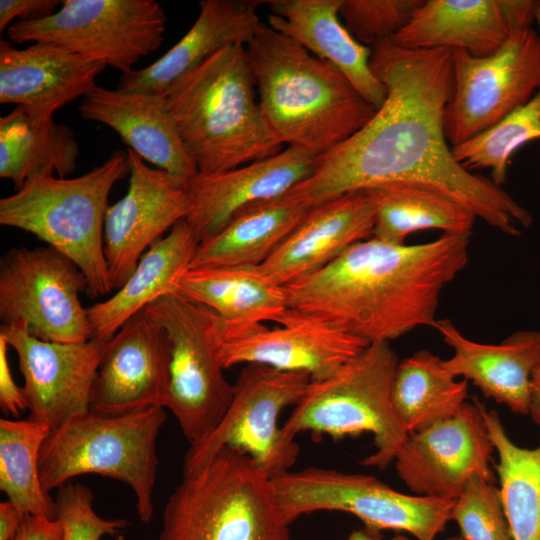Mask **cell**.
I'll return each mask as SVG.
<instances>
[{
  "label": "cell",
  "mask_w": 540,
  "mask_h": 540,
  "mask_svg": "<svg viewBox=\"0 0 540 540\" xmlns=\"http://www.w3.org/2000/svg\"><path fill=\"white\" fill-rule=\"evenodd\" d=\"M370 66L386 99L354 135L315 158L312 174L286 195L313 207L341 195L407 183L435 190L509 236L532 216L491 179L458 163L444 129L454 85L453 51L410 50L389 40L371 47Z\"/></svg>",
  "instance_id": "cell-1"
},
{
  "label": "cell",
  "mask_w": 540,
  "mask_h": 540,
  "mask_svg": "<svg viewBox=\"0 0 540 540\" xmlns=\"http://www.w3.org/2000/svg\"><path fill=\"white\" fill-rule=\"evenodd\" d=\"M469 240L442 234L406 244L371 237L285 285L288 306L368 344L434 327L442 290L467 265Z\"/></svg>",
  "instance_id": "cell-2"
},
{
  "label": "cell",
  "mask_w": 540,
  "mask_h": 540,
  "mask_svg": "<svg viewBox=\"0 0 540 540\" xmlns=\"http://www.w3.org/2000/svg\"><path fill=\"white\" fill-rule=\"evenodd\" d=\"M246 51L260 106L286 147L325 154L377 110L336 66L263 22Z\"/></svg>",
  "instance_id": "cell-3"
},
{
  "label": "cell",
  "mask_w": 540,
  "mask_h": 540,
  "mask_svg": "<svg viewBox=\"0 0 540 540\" xmlns=\"http://www.w3.org/2000/svg\"><path fill=\"white\" fill-rule=\"evenodd\" d=\"M164 95L198 173L231 170L284 149L260 106L243 45L218 51Z\"/></svg>",
  "instance_id": "cell-4"
},
{
  "label": "cell",
  "mask_w": 540,
  "mask_h": 540,
  "mask_svg": "<svg viewBox=\"0 0 540 540\" xmlns=\"http://www.w3.org/2000/svg\"><path fill=\"white\" fill-rule=\"evenodd\" d=\"M130 174L126 151L75 178L43 174L29 178L0 200V224L29 232L72 260L88 282L87 294H109L104 221L113 186Z\"/></svg>",
  "instance_id": "cell-5"
},
{
  "label": "cell",
  "mask_w": 540,
  "mask_h": 540,
  "mask_svg": "<svg viewBox=\"0 0 540 540\" xmlns=\"http://www.w3.org/2000/svg\"><path fill=\"white\" fill-rule=\"evenodd\" d=\"M272 479L225 447L169 496L159 540H289Z\"/></svg>",
  "instance_id": "cell-6"
},
{
  "label": "cell",
  "mask_w": 540,
  "mask_h": 540,
  "mask_svg": "<svg viewBox=\"0 0 540 540\" xmlns=\"http://www.w3.org/2000/svg\"><path fill=\"white\" fill-rule=\"evenodd\" d=\"M163 406L123 415L93 411L50 432L39 455L40 480L49 493L83 474H99L127 484L136 496L142 522L153 516V488L159 459L157 438L165 423Z\"/></svg>",
  "instance_id": "cell-7"
},
{
  "label": "cell",
  "mask_w": 540,
  "mask_h": 540,
  "mask_svg": "<svg viewBox=\"0 0 540 540\" xmlns=\"http://www.w3.org/2000/svg\"><path fill=\"white\" fill-rule=\"evenodd\" d=\"M398 363L388 342L369 344L334 375L311 381L283 430L293 437L311 432L334 439L371 433L376 450L361 464L385 469L409 434L391 402Z\"/></svg>",
  "instance_id": "cell-8"
},
{
  "label": "cell",
  "mask_w": 540,
  "mask_h": 540,
  "mask_svg": "<svg viewBox=\"0 0 540 540\" xmlns=\"http://www.w3.org/2000/svg\"><path fill=\"white\" fill-rule=\"evenodd\" d=\"M285 521L314 511H340L360 519L365 529L403 531L417 540H435L452 520L455 500L408 495L374 476L310 467L272 478Z\"/></svg>",
  "instance_id": "cell-9"
},
{
  "label": "cell",
  "mask_w": 540,
  "mask_h": 540,
  "mask_svg": "<svg viewBox=\"0 0 540 540\" xmlns=\"http://www.w3.org/2000/svg\"><path fill=\"white\" fill-rule=\"evenodd\" d=\"M144 312L167 335L163 407L189 441L205 439L219 424L233 396L209 332L210 310L170 292Z\"/></svg>",
  "instance_id": "cell-10"
},
{
  "label": "cell",
  "mask_w": 540,
  "mask_h": 540,
  "mask_svg": "<svg viewBox=\"0 0 540 540\" xmlns=\"http://www.w3.org/2000/svg\"><path fill=\"white\" fill-rule=\"evenodd\" d=\"M311 377L305 372L281 371L262 364H245L235 384L230 405L215 429L190 445L183 476L202 469L222 448L248 455L269 478L290 471L300 452L296 437L278 425L282 410L296 405Z\"/></svg>",
  "instance_id": "cell-11"
},
{
  "label": "cell",
  "mask_w": 540,
  "mask_h": 540,
  "mask_svg": "<svg viewBox=\"0 0 540 540\" xmlns=\"http://www.w3.org/2000/svg\"><path fill=\"white\" fill-rule=\"evenodd\" d=\"M166 22L154 0H63L47 18L13 22L7 36L12 44H55L125 74L159 49Z\"/></svg>",
  "instance_id": "cell-12"
},
{
  "label": "cell",
  "mask_w": 540,
  "mask_h": 540,
  "mask_svg": "<svg viewBox=\"0 0 540 540\" xmlns=\"http://www.w3.org/2000/svg\"><path fill=\"white\" fill-rule=\"evenodd\" d=\"M88 282L78 266L56 249L13 248L0 263L2 325L24 324L43 341L82 343L93 337L80 294Z\"/></svg>",
  "instance_id": "cell-13"
},
{
  "label": "cell",
  "mask_w": 540,
  "mask_h": 540,
  "mask_svg": "<svg viewBox=\"0 0 540 540\" xmlns=\"http://www.w3.org/2000/svg\"><path fill=\"white\" fill-rule=\"evenodd\" d=\"M453 51L454 85L444 111L451 147L483 132L540 89V36L531 27L510 32L500 48L485 57Z\"/></svg>",
  "instance_id": "cell-14"
},
{
  "label": "cell",
  "mask_w": 540,
  "mask_h": 540,
  "mask_svg": "<svg viewBox=\"0 0 540 540\" xmlns=\"http://www.w3.org/2000/svg\"><path fill=\"white\" fill-rule=\"evenodd\" d=\"M209 332L224 369L262 364L281 371L305 372L312 381L334 375L369 345L291 308L275 328L264 324L238 327L210 310Z\"/></svg>",
  "instance_id": "cell-15"
},
{
  "label": "cell",
  "mask_w": 540,
  "mask_h": 540,
  "mask_svg": "<svg viewBox=\"0 0 540 540\" xmlns=\"http://www.w3.org/2000/svg\"><path fill=\"white\" fill-rule=\"evenodd\" d=\"M482 405L474 398L454 416L408 434L394 464L414 495L455 500L475 476L494 483V446Z\"/></svg>",
  "instance_id": "cell-16"
},
{
  "label": "cell",
  "mask_w": 540,
  "mask_h": 540,
  "mask_svg": "<svg viewBox=\"0 0 540 540\" xmlns=\"http://www.w3.org/2000/svg\"><path fill=\"white\" fill-rule=\"evenodd\" d=\"M0 334L18 356L28 419L46 424L52 432L91 410L93 383L109 340L43 341L21 322L1 325Z\"/></svg>",
  "instance_id": "cell-17"
},
{
  "label": "cell",
  "mask_w": 540,
  "mask_h": 540,
  "mask_svg": "<svg viewBox=\"0 0 540 540\" xmlns=\"http://www.w3.org/2000/svg\"><path fill=\"white\" fill-rule=\"evenodd\" d=\"M127 193L109 206L104 221V255L112 289L130 277L142 255L175 224L186 218V185L168 172L151 168L127 148Z\"/></svg>",
  "instance_id": "cell-18"
},
{
  "label": "cell",
  "mask_w": 540,
  "mask_h": 540,
  "mask_svg": "<svg viewBox=\"0 0 540 540\" xmlns=\"http://www.w3.org/2000/svg\"><path fill=\"white\" fill-rule=\"evenodd\" d=\"M315 156L293 147L231 170L197 173L186 184L185 220L199 243L221 231L238 213L286 194L313 172Z\"/></svg>",
  "instance_id": "cell-19"
},
{
  "label": "cell",
  "mask_w": 540,
  "mask_h": 540,
  "mask_svg": "<svg viewBox=\"0 0 540 540\" xmlns=\"http://www.w3.org/2000/svg\"><path fill=\"white\" fill-rule=\"evenodd\" d=\"M166 362V332L143 310L108 341L92 387L91 411L123 415L163 406Z\"/></svg>",
  "instance_id": "cell-20"
},
{
  "label": "cell",
  "mask_w": 540,
  "mask_h": 540,
  "mask_svg": "<svg viewBox=\"0 0 540 540\" xmlns=\"http://www.w3.org/2000/svg\"><path fill=\"white\" fill-rule=\"evenodd\" d=\"M105 66L55 44L18 49L0 40V103L22 106L38 122L86 96Z\"/></svg>",
  "instance_id": "cell-21"
},
{
  "label": "cell",
  "mask_w": 540,
  "mask_h": 540,
  "mask_svg": "<svg viewBox=\"0 0 540 540\" xmlns=\"http://www.w3.org/2000/svg\"><path fill=\"white\" fill-rule=\"evenodd\" d=\"M373 229L374 211L367 193L350 192L311 207L297 228L259 267L270 281L285 286L373 237Z\"/></svg>",
  "instance_id": "cell-22"
},
{
  "label": "cell",
  "mask_w": 540,
  "mask_h": 540,
  "mask_svg": "<svg viewBox=\"0 0 540 540\" xmlns=\"http://www.w3.org/2000/svg\"><path fill=\"white\" fill-rule=\"evenodd\" d=\"M80 116L111 127L143 160L185 185L198 170L179 136L164 94L96 86L79 104Z\"/></svg>",
  "instance_id": "cell-23"
},
{
  "label": "cell",
  "mask_w": 540,
  "mask_h": 540,
  "mask_svg": "<svg viewBox=\"0 0 540 540\" xmlns=\"http://www.w3.org/2000/svg\"><path fill=\"white\" fill-rule=\"evenodd\" d=\"M434 327L453 350L444 360L449 373L470 380L513 413L529 414L531 379L540 365L539 331L521 330L499 344H483L465 337L449 319L437 320Z\"/></svg>",
  "instance_id": "cell-24"
},
{
  "label": "cell",
  "mask_w": 540,
  "mask_h": 540,
  "mask_svg": "<svg viewBox=\"0 0 540 540\" xmlns=\"http://www.w3.org/2000/svg\"><path fill=\"white\" fill-rule=\"evenodd\" d=\"M265 1L202 0L189 31L154 63L122 74L118 90L164 94L185 74L198 68L218 51L247 46L261 20L257 9Z\"/></svg>",
  "instance_id": "cell-25"
},
{
  "label": "cell",
  "mask_w": 540,
  "mask_h": 540,
  "mask_svg": "<svg viewBox=\"0 0 540 540\" xmlns=\"http://www.w3.org/2000/svg\"><path fill=\"white\" fill-rule=\"evenodd\" d=\"M269 26L313 55L336 66L376 109L386 99L374 75L370 47L359 43L339 20L341 0H270Z\"/></svg>",
  "instance_id": "cell-26"
},
{
  "label": "cell",
  "mask_w": 540,
  "mask_h": 540,
  "mask_svg": "<svg viewBox=\"0 0 540 540\" xmlns=\"http://www.w3.org/2000/svg\"><path fill=\"white\" fill-rule=\"evenodd\" d=\"M511 31L503 0H423L389 41L404 49L448 48L485 57L497 51Z\"/></svg>",
  "instance_id": "cell-27"
},
{
  "label": "cell",
  "mask_w": 540,
  "mask_h": 540,
  "mask_svg": "<svg viewBox=\"0 0 540 540\" xmlns=\"http://www.w3.org/2000/svg\"><path fill=\"white\" fill-rule=\"evenodd\" d=\"M198 244L185 219L175 224L148 248L115 294L86 308L93 337L110 340L130 318L174 292L175 282L188 269Z\"/></svg>",
  "instance_id": "cell-28"
},
{
  "label": "cell",
  "mask_w": 540,
  "mask_h": 540,
  "mask_svg": "<svg viewBox=\"0 0 540 540\" xmlns=\"http://www.w3.org/2000/svg\"><path fill=\"white\" fill-rule=\"evenodd\" d=\"M174 292L239 327L280 324L290 309L284 286L270 281L259 265L190 268Z\"/></svg>",
  "instance_id": "cell-29"
},
{
  "label": "cell",
  "mask_w": 540,
  "mask_h": 540,
  "mask_svg": "<svg viewBox=\"0 0 540 540\" xmlns=\"http://www.w3.org/2000/svg\"><path fill=\"white\" fill-rule=\"evenodd\" d=\"M310 209L286 194L251 205L216 235L198 244L188 269L261 265Z\"/></svg>",
  "instance_id": "cell-30"
},
{
  "label": "cell",
  "mask_w": 540,
  "mask_h": 540,
  "mask_svg": "<svg viewBox=\"0 0 540 540\" xmlns=\"http://www.w3.org/2000/svg\"><path fill=\"white\" fill-rule=\"evenodd\" d=\"M79 154L74 132L65 124L35 121L22 106L0 118V177L13 181L16 191L34 176L65 178L76 169Z\"/></svg>",
  "instance_id": "cell-31"
},
{
  "label": "cell",
  "mask_w": 540,
  "mask_h": 540,
  "mask_svg": "<svg viewBox=\"0 0 540 540\" xmlns=\"http://www.w3.org/2000/svg\"><path fill=\"white\" fill-rule=\"evenodd\" d=\"M373 206V237L405 243L411 233L436 229L471 236L476 217L451 198L430 188L392 183L364 190Z\"/></svg>",
  "instance_id": "cell-32"
},
{
  "label": "cell",
  "mask_w": 540,
  "mask_h": 540,
  "mask_svg": "<svg viewBox=\"0 0 540 540\" xmlns=\"http://www.w3.org/2000/svg\"><path fill=\"white\" fill-rule=\"evenodd\" d=\"M467 396L468 381L454 377L444 360L428 350H419L397 365L391 402L409 433L454 416Z\"/></svg>",
  "instance_id": "cell-33"
},
{
  "label": "cell",
  "mask_w": 540,
  "mask_h": 540,
  "mask_svg": "<svg viewBox=\"0 0 540 540\" xmlns=\"http://www.w3.org/2000/svg\"><path fill=\"white\" fill-rule=\"evenodd\" d=\"M498 455L495 466L504 512L513 540H540V444L525 448L508 436L496 410L482 405Z\"/></svg>",
  "instance_id": "cell-34"
},
{
  "label": "cell",
  "mask_w": 540,
  "mask_h": 540,
  "mask_svg": "<svg viewBox=\"0 0 540 540\" xmlns=\"http://www.w3.org/2000/svg\"><path fill=\"white\" fill-rule=\"evenodd\" d=\"M50 428L30 419H0V489L23 516L56 519L55 499L40 480L39 455Z\"/></svg>",
  "instance_id": "cell-35"
},
{
  "label": "cell",
  "mask_w": 540,
  "mask_h": 540,
  "mask_svg": "<svg viewBox=\"0 0 540 540\" xmlns=\"http://www.w3.org/2000/svg\"><path fill=\"white\" fill-rule=\"evenodd\" d=\"M540 139V89L531 100L493 126L453 146L452 153L467 170L490 169L492 181L502 186L513 153L527 142Z\"/></svg>",
  "instance_id": "cell-36"
},
{
  "label": "cell",
  "mask_w": 540,
  "mask_h": 540,
  "mask_svg": "<svg viewBox=\"0 0 540 540\" xmlns=\"http://www.w3.org/2000/svg\"><path fill=\"white\" fill-rule=\"evenodd\" d=\"M451 516L464 540H513L500 489L480 477L467 482Z\"/></svg>",
  "instance_id": "cell-37"
},
{
  "label": "cell",
  "mask_w": 540,
  "mask_h": 540,
  "mask_svg": "<svg viewBox=\"0 0 540 540\" xmlns=\"http://www.w3.org/2000/svg\"><path fill=\"white\" fill-rule=\"evenodd\" d=\"M423 0H341L339 17L361 44L390 40L410 21Z\"/></svg>",
  "instance_id": "cell-38"
},
{
  "label": "cell",
  "mask_w": 540,
  "mask_h": 540,
  "mask_svg": "<svg viewBox=\"0 0 540 540\" xmlns=\"http://www.w3.org/2000/svg\"><path fill=\"white\" fill-rule=\"evenodd\" d=\"M91 489L70 481L57 489L55 502L57 518L63 526V540H101L116 536L125 527L123 519H106L94 509Z\"/></svg>",
  "instance_id": "cell-39"
},
{
  "label": "cell",
  "mask_w": 540,
  "mask_h": 540,
  "mask_svg": "<svg viewBox=\"0 0 540 540\" xmlns=\"http://www.w3.org/2000/svg\"><path fill=\"white\" fill-rule=\"evenodd\" d=\"M60 4L58 0H1L0 31L8 29L14 19L33 21L47 18L56 12Z\"/></svg>",
  "instance_id": "cell-40"
},
{
  "label": "cell",
  "mask_w": 540,
  "mask_h": 540,
  "mask_svg": "<svg viewBox=\"0 0 540 540\" xmlns=\"http://www.w3.org/2000/svg\"><path fill=\"white\" fill-rule=\"evenodd\" d=\"M8 347L6 338L0 334V406L5 413L18 416L27 408L23 390L17 386L10 371Z\"/></svg>",
  "instance_id": "cell-41"
},
{
  "label": "cell",
  "mask_w": 540,
  "mask_h": 540,
  "mask_svg": "<svg viewBox=\"0 0 540 540\" xmlns=\"http://www.w3.org/2000/svg\"><path fill=\"white\" fill-rule=\"evenodd\" d=\"M13 540H63V526L58 518L27 515Z\"/></svg>",
  "instance_id": "cell-42"
},
{
  "label": "cell",
  "mask_w": 540,
  "mask_h": 540,
  "mask_svg": "<svg viewBox=\"0 0 540 540\" xmlns=\"http://www.w3.org/2000/svg\"><path fill=\"white\" fill-rule=\"evenodd\" d=\"M24 516L9 500L0 503V540H13Z\"/></svg>",
  "instance_id": "cell-43"
},
{
  "label": "cell",
  "mask_w": 540,
  "mask_h": 540,
  "mask_svg": "<svg viewBox=\"0 0 540 540\" xmlns=\"http://www.w3.org/2000/svg\"><path fill=\"white\" fill-rule=\"evenodd\" d=\"M528 415L536 425L540 426V365L535 369L531 379Z\"/></svg>",
  "instance_id": "cell-44"
},
{
  "label": "cell",
  "mask_w": 540,
  "mask_h": 540,
  "mask_svg": "<svg viewBox=\"0 0 540 540\" xmlns=\"http://www.w3.org/2000/svg\"><path fill=\"white\" fill-rule=\"evenodd\" d=\"M347 540H384L381 534L370 532L366 529L353 531ZM387 540H408L403 535H396Z\"/></svg>",
  "instance_id": "cell-45"
},
{
  "label": "cell",
  "mask_w": 540,
  "mask_h": 540,
  "mask_svg": "<svg viewBox=\"0 0 540 540\" xmlns=\"http://www.w3.org/2000/svg\"><path fill=\"white\" fill-rule=\"evenodd\" d=\"M535 21L537 22L539 28H540V1H536L535 6Z\"/></svg>",
  "instance_id": "cell-46"
},
{
  "label": "cell",
  "mask_w": 540,
  "mask_h": 540,
  "mask_svg": "<svg viewBox=\"0 0 540 540\" xmlns=\"http://www.w3.org/2000/svg\"><path fill=\"white\" fill-rule=\"evenodd\" d=\"M444 540H464V539L459 535V536H450Z\"/></svg>",
  "instance_id": "cell-47"
},
{
  "label": "cell",
  "mask_w": 540,
  "mask_h": 540,
  "mask_svg": "<svg viewBox=\"0 0 540 540\" xmlns=\"http://www.w3.org/2000/svg\"><path fill=\"white\" fill-rule=\"evenodd\" d=\"M539 158H540V151H539Z\"/></svg>",
  "instance_id": "cell-48"
}]
</instances>
